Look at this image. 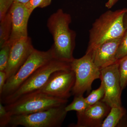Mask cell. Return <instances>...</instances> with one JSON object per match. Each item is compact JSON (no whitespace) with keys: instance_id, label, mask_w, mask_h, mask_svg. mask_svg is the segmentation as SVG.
Returning a JSON list of instances; mask_svg holds the SVG:
<instances>
[{"instance_id":"cell-18","label":"cell","mask_w":127,"mask_h":127,"mask_svg":"<svg viewBox=\"0 0 127 127\" xmlns=\"http://www.w3.org/2000/svg\"><path fill=\"white\" fill-rule=\"evenodd\" d=\"M105 95V90L103 84L101 82L100 87L96 90H94L87 97L86 101L90 106L93 105L101 101Z\"/></svg>"},{"instance_id":"cell-12","label":"cell","mask_w":127,"mask_h":127,"mask_svg":"<svg viewBox=\"0 0 127 127\" xmlns=\"http://www.w3.org/2000/svg\"><path fill=\"white\" fill-rule=\"evenodd\" d=\"M111 109L106 103L100 101L83 112H77V123L72 127H101Z\"/></svg>"},{"instance_id":"cell-17","label":"cell","mask_w":127,"mask_h":127,"mask_svg":"<svg viewBox=\"0 0 127 127\" xmlns=\"http://www.w3.org/2000/svg\"><path fill=\"white\" fill-rule=\"evenodd\" d=\"M120 86L122 91L127 86V55L118 61Z\"/></svg>"},{"instance_id":"cell-19","label":"cell","mask_w":127,"mask_h":127,"mask_svg":"<svg viewBox=\"0 0 127 127\" xmlns=\"http://www.w3.org/2000/svg\"><path fill=\"white\" fill-rule=\"evenodd\" d=\"M11 44L8 41L0 48V71H5L9 61Z\"/></svg>"},{"instance_id":"cell-9","label":"cell","mask_w":127,"mask_h":127,"mask_svg":"<svg viewBox=\"0 0 127 127\" xmlns=\"http://www.w3.org/2000/svg\"><path fill=\"white\" fill-rule=\"evenodd\" d=\"M100 79L105 90L101 101L111 108L122 106L120 75L118 62L100 70Z\"/></svg>"},{"instance_id":"cell-11","label":"cell","mask_w":127,"mask_h":127,"mask_svg":"<svg viewBox=\"0 0 127 127\" xmlns=\"http://www.w3.org/2000/svg\"><path fill=\"white\" fill-rule=\"evenodd\" d=\"M11 16L12 30L8 41L11 44L28 36V23L31 14L24 4L14 2L9 11Z\"/></svg>"},{"instance_id":"cell-6","label":"cell","mask_w":127,"mask_h":127,"mask_svg":"<svg viewBox=\"0 0 127 127\" xmlns=\"http://www.w3.org/2000/svg\"><path fill=\"white\" fill-rule=\"evenodd\" d=\"M66 105L53 108L35 113L12 116L9 127H59L65 118Z\"/></svg>"},{"instance_id":"cell-8","label":"cell","mask_w":127,"mask_h":127,"mask_svg":"<svg viewBox=\"0 0 127 127\" xmlns=\"http://www.w3.org/2000/svg\"><path fill=\"white\" fill-rule=\"evenodd\" d=\"M75 82V73L71 69L57 71L38 91L51 96L68 100Z\"/></svg>"},{"instance_id":"cell-25","label":"cell","mask_w":127,"mask_h":127,"mask_svg":"<svg viewBox=\"0 0 127 127\" xmlns=\"http://www.w3.org/2000/svg\"><path fill=\"white\" fill-rule=\"evenodd\" d=\"M118 0H108L105 4V6L108 9H111Z\"/></svg>"},{"instance_id":"cell-23","label":"cell","mask_w":127,"mask_h":127,"mask_svg":"<svg viewBox=\"0 0 127 127\" xmlns=\"http://www.w3.org/2000/svg\"><path fill=\"white\" fill-rule=\"evenodd\" d=\"M14 2V0H0V21L7 14Z\"/></svg>"},{"instance_id":"cell-5","label":"cell","mask_w":127,"mask_h":127,"mask_svg":"<svg viewBox=\"0 0 127 127\" xmlns=\"http://www.w3.org/2000/svg\"><path fill=\"white\" fill-rule=\"evenodd\" d=\"M53 59L51 48L46 51L34 49L17 72L6 80L0 99L14 93L37 68Z\"/></svg>"},{"instance_id":"cell-27","label":"cell","mask_w":127,"mask_h":127,"mask_svg":"<svg viewBox=\"0 0 127 127\" xmlns=\"http://www.w3.org/2000/svg\"><path fill=\"white\" fill-rule=\"evenodd\" d=\"M30 0H14V2H18L21 4H26Z\"/></svg>"},{"instance_id":"cell-16","label":"cell","mask_w":127,"mask_h":127,"mask_svg":"<svg viewBox=\"0 0 127 127\" xmlns=\"http://www.w3.org/2000/svg\"><path fill=\"white\" fill-rule=\"evenodd\" d=\"M90 106L87 102L85 98L83 97V95H76L72 102L65 106V109L67 112L72 111L81 112L85 111Z\"/></svg>"},{"instance_id":"cell-4","label":"cell","mask_w":127,"mask_h":127,"mask_svg":"<svg viewBox=\"0 0 127 127\" xmlns=\"http://www.w3.org/2000/svg\"><path fill=\"white\" fill-rule=\"evenodd\" d=\"M67 99L51 96L39 91L24 95L12 103L5 105L12 116L35 113L66 105Z\"/></svg>"},{"instance_id":"cell-22","label":"cell","mask_w":127,"mask_h":127,"mask_svg":"<svg viewBox=\"0 0 127 127\" xmlns=\"http://www.w3.org/2000/svg\"><path fill=\"white\" fill-rule=\"evenodd\" d=\"M11 118L12 116L6 110L5 106L0 102V127L9 126Z\"/></svg>"},{"instance_id":"cell-1","label":"cell","mask_w":127,"mask_h":127,"mask_svg":"<svg viewBox=\"0 0 127 127\" xmlns=\"http://www.w3.org/2000/svg\"><path fill=\"white\" fill-rule=\"evenodd\" d=\"M71 22L70 15L59 9L50 16L47 24L54 41L51 48L54 58L68 63L74 59L73 52L75 47L76 34L69 27Z\"/></svg>"},{"instance_id":"cell-24","label":"cell","mask_w":127,"mask_h":127,"mask_svg":"<svg viewBox=\"0 0 127 127\" xmlns=\"http://www.w3.org/2000/svg\"><path fill=\"white\" fill-rule=\"evenodd\" d=\"M6 81V75L5 71H0V94H1Z\"/></svg>"},{"instance_id":"cell-20","label":"cell","mask_w":127,"mask_h":127,"mask_svg":"<svg viewBox=\"0 0 127 127\" xmlns=\"http://www.w3.org/2000/svg\"><path fill=\"white\" fill-rule=\"evenodd\" d=\"M52 0H30L25 4L31 15L34 10L37 7L44 8L49 5Z\"/></svg>"},{"instance_id":"cell-10","label":"cell","mask_w":127,"mask_h":127,"mask_svg":"<svg viewBox=\"0 0 127 127\" xmlns=\"http://www.w3.org/2000/svg\"><path fill=\"white\" fill-rule=\"evenodd\" d=\"M35 48L30 37H23L12 43L5 72L6 80L17 72Z\"/></svg>"},{"instance_id":"cell-3","label":"cell","mask_w":127,"mask_h":127,"mask_svg":"<svg viewBox=\"0 0 127 127\" xmlns=\"http://www.w3.org/2000/svg\"><path fill=\"white\" fill-rule=\"evenodd\" d=\"M70 69V63L53 59L37 68L14 93L1 98L0 101L5 105L12 103L24 95L39 91L55 72Z\"/></svg>"},{"instance_id":"cell-7","label":"cell","mask_w":127,"mask_h":127,"mask_svg":"<svg viewBox=\"0 0 127 127\" xmlns=\"http://www.w3.org/2000/svg\"><path fill=\"white\" fill-rule=\"evenodd\" d=\"M70 64L75 76V83L72 91L73 94L75 96L83 95L86 91L90 92L94 81L100 78L101 74L92 54L86 53L79 59L74 58Z\"/></svg>"},{"instance_id":"cell-14","label":"cell","mask_w":127,"mask_h":127,"mask_svg":"<svg viewBox=\"0 0 127 127\" xmlns=\"http://www.w3.org/2000/svg\"><path fill=\"white\" fill-rule=\"evenodd\" d=\"M126 113V110L122 106L111 108L110 112L104 119L101 127H117Z\"/></svg>"},{"instance_id":"cell-21","label":"cell","mask_w":127,"mask_h":127,"mask_svg":"<svg viewBox=\"0 0 127 127\" xmlns=\"http://www.w3.org/2000/svg\"><path fill=\"white\" fill-rule=\"evenodd\" d=\"M127 55V29L121 37L117 55L116 58L117 60L122 58Z\"/></svg>"},{"instance_id":"cell-26","label":"cell","mask_w":127,"mask_h":127,"mask_svg":"<svg viewBox=\"0 0 127 127\" xmlns=\"http://www.w3.org/2000/svg\"><path fill=\"white\" fill-rule=\"evenodd\" d=\"M125 30L127 29V10L124 14L123 18Z\"/></svg>"},{"instance_id":"cell-15","label":"cell","mask_w":127,"mask_h":127,"mask_svg":"<svg viewBox=\"0 0 127 127\" xmlns=\"http://www.w3.org/2000/svg\"><path fill=\"white\" fill-rule=\"evenodd\" d=\"M0 21V47H1L9 40L11 34V17L9 11Z\"/></svg>"},{"instance_id":"cell-13","label":"cell","mask_w":127,"mask_h":127,"mask_svg":"<svg viewBox=\"0 0 127 127\" xmlns=\"http://www.w3.org/2000/svg\"><path fill=\"white\" fill-rule=\"evenodd\" d=\"M121 37L105 42L91 53L94 62L100 70L116 63V55Z\"/></svg>"},{"instance_id":"cell-2","label":"cell","mask_w":127,"mask_h":127,"mask_svg":"<svg viewBox=\"0 0 127 127\" xmlns=\"http://www.w3.org/2000/svg\"><path fill=\"white\" fill-rule=\"evenodd\" d=\"M127 10V8L108 10L95 21L89 31L86 53H92L107 41L122 37L126 30L123 18Z\"/></svg>"}]
</instances>
